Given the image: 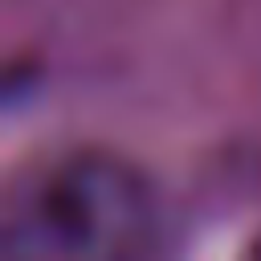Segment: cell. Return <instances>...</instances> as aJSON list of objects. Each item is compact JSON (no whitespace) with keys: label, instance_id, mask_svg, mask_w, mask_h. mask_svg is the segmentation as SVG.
I'll use <instances>...</instances> for the list:
<instances>
[{"label":"cell","instance_id":"cell-1","mask_svg":"<svg viewBox=\"0 0 261 261\" xmlns=\"http://www.w3.org/2000/svg\"><path fill=\"white\" fill-rule=\"evenodd\" d=\"M155 232L147 175L102 147H69L24 163L4 188L8 257H126Z\"/></svg>","mask_w":261,"mask_h":261}]
</instances>
